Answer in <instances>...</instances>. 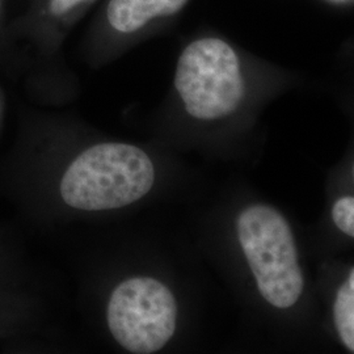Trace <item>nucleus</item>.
I'll use <instances>...</instances> for the list:
<instances>
[{
  "mask_svg": "<svg viewBox=\"0 0 354 354\" xmlns=\"http://www.w3.org/2000/svg\"><path fill=\"white\" fill-rule=\"evenodd\" d=\"M82 1H84V0H51V12L57 16H61L64 13L68 12L70 10H73Z\"/></svg>",
  "mask_w": 354,
  "mask_h": 354,
  "instance_id": "obj_8",
  "label": "nucleus"
},
{
  "mask_svg": "<svg viewBox=\"0 0 354 354\" xmlns=\"http://www.w3.org/2000/svg\"><path fill=\"white\" fill-rule=\"evenodd\" d=\"M187 3L188 0H111L108 20L115 30L131 33L152 19L175 15Z\"/></svg>",
  "mask_w": 354,
  "mask_h": 354,
  "instance_id": "obj_5",
  "label": "nucleus"
},
{
  "mask_svg": "<svg viewBox=\"0 0 354 354\" xmlns=\"http://www.w3.org/2000/svg\"><path fill=\"white\" fill-rule=\"evenodd\" d=\"M177 311L176 298L165 283L151 277H133L112 292L108 327L129 352L156 353L175 335Z\"/></svg>",
  "mask_w": 354,
  "mask_h": 354,
  "instance_id": "obj_4",
  "label": "nucleus"
},
{
  "mask_svg": "<svg viewBox=\"0 0 354 354\" xmlns=\"http://www.w3.org/2000/svg\"><path fill=\"white\" fill-rule=\"evenodd\" d=\"M175 87L187 112L203 121L234 113L245 95L239 58L218 38L198 39L185 48L177 62Z\"/></svg>",
  "mask_w": 354,
  "mask_h": 354,
  "instance_id": "obj_3",
  "label": "nucleus"
},
{
  "mask_svg": "<svg viewBox=\"0 0 354 354\" xmlns=\"http://www.w3.org/2000/svg\"><path fill=\"white\" fill-rule=\"evenodd\" d=\"M333 319L337 333L344 345L354 352V270L336 294L333 304Z\"/></svg>",
  "mask_w": 354,
  "mask_h": 354,
  "instance_id": "obj_6",
  "label": "nucleus"
},
{
  "mask_svg": "<svg viewBox=\"0 0 354 354\" xmlns=\"http://www.w3.org/2000/svg\"><path fill=\"white\" fill-rule=\"evenodd\" d=\"M153 181L152 160L140 147L102 143L82 152L67 168L61 196L79 210H114L140 201Z\"/></svg>",
  "mask_w": 354,
  "mask_h": 354,
  "instance_id": "obj_1",
  "label": "nucleus"
},
{
  "mask_svg": "<svg viewBox=\"0 0 354 354\" xmlns=\"http://www.w3.org/2000/svg\"><path fill=\"white\" fill-rule=\"evenodd\" d=\"M332 219L336 227L353 238L354 198L352 196H345L335 203L332 207Z\"/></svg>",
  "mask_w": 354,
  "mask_h": 354,
  "instance_id": "obj_7",
  "label": "nucleus"
},
{
  "mask_svg": "<svg viewBox=\"0 0 354 354\" xmlns=\"http://www.w3.org/2000/svg\"><path fill=\"white\" fill-rule=\"evenodd\" d=\"M236 234L263 298L281 310L292 307L304 292V276L286 218L269 205L254 203L238 216Z\"/></svg>",
  "mask_w": 354,
  "mask_h": 354,
  "instance_id": "obj_2",
  "label": "nucleus"
}]
</instances>
